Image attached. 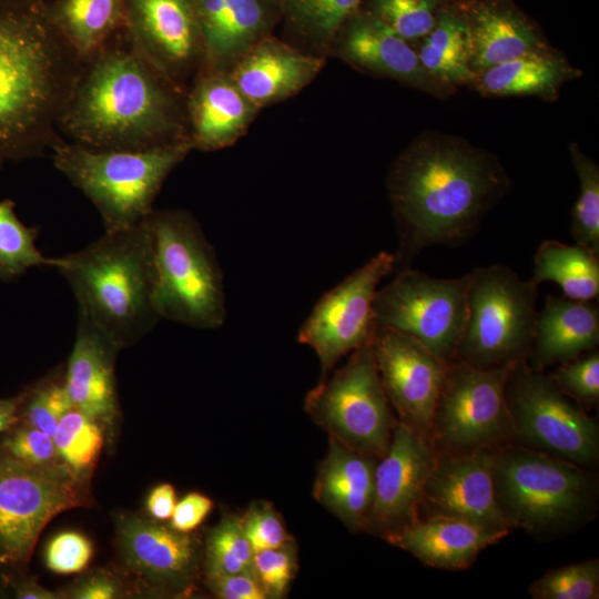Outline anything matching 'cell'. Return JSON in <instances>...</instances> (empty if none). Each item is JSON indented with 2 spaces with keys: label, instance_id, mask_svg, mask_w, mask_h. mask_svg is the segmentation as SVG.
Instances as JSON below:
<instances>
[{
  "label": "cell",
  "instance_id": "1",
  "mask_svg": "<svg viewBox=\"0 0 599 599\" xmlns=\"http://www.w3.org/2000/svg\"><path fill=\"white\" fill-rule=\"evenodd\" d=\"M386 185L399 236L395 268H404L428 246L470 236L511 183L496 155L425 131L393 161Z\"/></svg>",
  "mask_w": 599,
  "mask_h": 599
},
{
  "label": "cell",
  "instance_id": "2",
  "mask_svg": "<svg viewBox=\"0 0 599 599\" xmlns=\"http://www.w3.org/2000/svg\"><path fill=\"white\" fill-rule=\"evenodd\" d=\"M59 131L95 150L139 151L191 141L185 93L133 47L124 29L83 61Z\"/></svg>",
  "mask_w": 599,
  "mask_h": 599
},
{
  "label": "cell",
  "instance_id": "3",
  "mask_svg": "<svg viewBox=\"0 0 599 599\" xmlns=\"http://www.w3.org/2000/svg\"><path fill=\"white\" fill-rule=\"evenodd\" d=\"M82 63L48 0H0V169L64 141L59 120Z\"/></svg>",
  "mask_w": 599,
  "mask_h": 599
},
{
  "label": "cell",
  "instance_id": "4",
  "mask_svg": "<svg viewBox=\"0 0 599 599\" xmlns=\"http://www.w3.org/2000/svg\"><path fill=\"white\" fill-rule=\"evenodd\" d=\"M83 315L121 348L138 343L161 319L155 307V264L145 221L104 232L89 245L53 257Z\"/></svg>",
  "mask_w": 599,
  "mask_h": 599
},
{
  "label": "cell",
  "instance_id": "5",
  "mask_svg": "<svg viewBox=\"0 0 599 599\" xmlns=\"http://www.w3.org/2000/svg\"><path fill=\"white\" fill-rule=\"evenodd\" d=\"M494 493L507 526L539 540L577 531L596 518L599 500L595 473L514 443L496 448Z\"/></svg>",
  "mask_w": 599,
  "mask_h": 599
},
{
  "label": "cell",
  "instance_id": "6",
  "mask_svg": "<svg viewBox=\"0 0 599 599\" xmlns=\"http://www.w3.org/2000/svg\"><path fill=\"white\" fill-rule=\"evenodd\" d=\"M191 141L149 150H95L63 141L51 152L54 167L98 210L104 232L142 222L165 180L193 151Z\"/></svg>",
  "mask_w": 599,
  "mask_h": 599
},
{
  "label": "cell",
  "instance_id": "7",
  "mask_svg": "<svg viewBox=\"0 0 599 599\" xmlns=\"http://www.w3.org/2000/svg\"><path fill=\"white\" fill-rule=\"evenodd\" d=\"M144 221L152 240L160 318L194 328L221 327L226 318L223 273L197 221L184 210L156 209Z\"/></svg>",
  "mask_w": 599,
  "mask_h": 599
},
{
  "label": "cell",
  "instance_id": "8",
  "mask_svg": "<svg viewBox=\"0 0 599 599\" xmlns=\"http://www.w3.org/2000/svg\"><path fill=\"white\" fill-rule=\"evenodd\" d=\"M468 274L466 324L455 359L479 368L527 361L538 285L500 264L476 267Z\"/></svg>",
  "mask_w": 599,
  "mask_h": 599
},
{
  "label": "cell",
  "instance_id": "9",
  "mask_svg": "<svg viewBox=\"0 0 599 599\" xmlns=\"http://www.w3.org/2000/svg\"><path fill=\"white\" fill-rule=\"evenodd\" d=\"M505 400L514 444L590 468L599 460V426L544 370L516 363L507 377Z\"/></svg>",
  "mask_w": 599,
  "mask_h": 599
},
{
  "label": "cell",
  "instance_id": "10",
  "mask_svg": "<svg viewBox=\"0 0 599 599\" xmlns=\"http://www.w3.org/2000/svg\"><path fill=\"white\" fill-rule=\"evenodd\" d=\"M305 408L331 437L377 459L388 450L398 423L383 387L372 343L352 352L331 378L322 379L308 393Z\"/></svg>",
  "mask_w": 599,
  "mask_h": 599
},
{
  "label": "cell",
  "instance_id": "11",
  "mask_svg": "<svg viewBox=\"0 0 599 599\" xmlns=\"http://www.w3.org/2000/svg\"><path fill=\"white\" fill-rule=\"evenodd\" d=\"M514 365L479 368L457 359L447 365L429 430L437 454L463 455L514 443L505 400Z\"/></svg>",
  "mask_w": 599,
  "mask_h": 599
},
{
  "label": "cell",
  "instance_id": "12",
  "mask_svg": "<svg viewBox=\"0 0 599 599\" xmlns=\"http://www.w3.org/2000/svg\"><path fill=\"white\" fill-rule=\"evenodd\" d=\"M468 286L469 274L438 278L400 268L376 292V327L406 334L449 364L456 358L466 324Z\"/></svg>",
  "mask_w": 599,
  "mask_h": 599
},
{
  "label": "cell",
  "instance_id": "13",
  "mask_svg": "<svg viewBox=\"0 0 599 599\" xmlns=\"http://www.w3.org/2000/svg\"><path fill=\"white\" fill-rule=\"evenodd\" d=\"M82 505L78 477L63 463L37 467L0 457V561L27 562L47 524Z\"/></svg>",
  "mask_w": 599,
  "mask_h": 599
},
{
  "label": "cell",
  "instance_id": "14",
  "mask_svg": "<svg viewBox=\"0 0 599 599\" xmlns=\"http://www.w3.org/2000/svg\"><path fill=\"white\" fill-rule=\"evenodd\" d=\"M396 256L382 251L326 292L302 324L297 339L316 353L323 378L347 354L372 343L373 303L380 281L395 270Z\"/></svg>",
  "mask_w": 599,
  "mask_h": 599
},
{
  "label": "cell",
  "instance_id": "15",
  "mask_svg": "<svg viewBox=\"0 0 599 599\" xmlns=\"http://www.w3.org/2000/svg\"><path fill=\"white\" fill-rule=\"evenodd\" d=\"M123 18L133 47L186 94L204 69L194 0H123Z\"/></svg>",
  "mask_w": 599,
  "mask_h": 599
},
{
  "label": "cell",
  "instance_id": "16",
  "mask_svg": "<svg viewBox=\"0 0 599 599\" xmlns=\"http://www.w3.org/2000/svg\"><path fill=\"white\" fill-rule=\"evenodd\" d=\"M372 346L398 422L429 441L430 423L447 365L415 338L376 327Z\"/></svg>",
  "mask_w": 599,
  "mask_h": 599
},
{
  "label": "cell",
  "instance_id": "17",
  "mask_svg": "<svg viewBox=\"0 0 599 599\" xmlns=\"http://www.w3.org/2000/svg\"><path fill=\"white\" fill-rule=\"evenodd\" d=\"M436 456L424 436L396 424L388 450L376 464L365 531L385 539L418 519L423 488Z\"/></svg>",
  "mask_w": 599,
  "mask_h": 599
},
{
  "label": "cell",
  "instance_id": "18",
  "mask_svg": "<svg viewBox=\"0 0 599 599\" xmlns=\"http://www.w3.org/2000/svg\"><path fill=\"white\" fill-rule=\"evenodd\" d=\"M327 57L376 77L395 80L438 99L456 88L434 79L422 65L410 42L404 40L363 6L338 28Z\"/></svg>",
  "mask_w": 599,
  "mask_h": 599
},
{
  "label": "cell",
  "instance_id": "19",
  "mask_svg": "<svg viewBox=\"0 0 599 599\" xmlns=\"http://www.w3.org/2000/svg\"><path fill=\"white\" fill-rule=\"evenodd\" d=\"M496 448L463 455L437 454L423 488L418 519L449 517L511 530L495 499Z\"/></svg>",
  "mask_w": 599,
  "mask_h": 599
},
{
  "label": "cell",
  "instance_id": "20",
  "mask_svg": "<svg viewBox=\"0 0 599 599\" xmlns=\"http://www.w3.org/2000/svg\"><path fill=\"white\" fill-rule=\"evenodd\" d=\"M115 529L118 552L130 572L155 588L189 587L197 566V545L190 534L139 515H120Z\"/></svg>",
  "mask_w": 599,
  "mask_h": 599
},
{
  "label": "cell",
  "instance_id": "21",
  "mask_svg": "<svg viewBox=\"0 0 599 599\" xmlns=\"http://www.w3.org/2000/svg\"><path fill=\"white\" fill-rule=\"evenodd\" d=\"M204 45L203 71L229 72L281 21L278 0H194Z\"/></svg>",
  "mask_w": 599,
  "mask_h": 599
},
{
  "label": "cell",
  "instance_id": "22",
  "mask_svg": "<svg viewBox=\"0 0 599 599\" xmlns=\"http://www.w3.org/2000/svg\"><path fill=\"white\" fill-rule=\"evenodd\" d=\"M326 60L273 33L250 49L229 73L242 93L262 110L303 91L318 77Z\"/></svg>",
  "mask_w": 599,
  "mask_h": 599
},
{
  "label": "cell",
  "instance_id": "23",
  "mask_svg": "<svg viewBox=\"0 0 599 599\" xmlns=\"http://www.w3.org/2000/svg\"><path fill=\"white\" fill-rule=\"evenodd\" d=\"M470 43V68L478 74L519 57L554 49L538 24L514 0H459Z\"/></svg>",
  "mask_w": 599,
  "mask_h": 599
},
{
  "label": "cell",
  "instance_id": "24",
  "mask_svg": "<svg viewBox=\"0 0 599 599\" xmlns=\"http://www.w3.org/2000/svg\"><path fill=\"white\" fill-rule=\"evenodd\" d=\"M190 139L203 152L229 148L244 136L261 109L229 72L202 71L185 94Z\"/></svg>",
  "mask_w": 599,
  "mask_h": 599
},
{
  "label": "cell",
  "instance_id": "25",
  "mask_svg": "<svg viewBox=\"0 0 599 599\" xmlns=\"http://www.w3.org/2000/svg\"><path fill=\"white\" fill-rule=\"evenodd\" d=\"M121 349L105 332L78 314L64 384L73 407L100 425L112 424L118 414L115 362Z\"/></svg>",
  "mask_w": 599,
  "mask_h": 599
},
{
  "label": "cell",
  "instance_id": "26",
  "mask_svg": "<svg viewBox=\"0 0 599 599\" xmlns=\"http://www.w3.org/2000/svg\"><path fill=\"white\" fill-rule=\"evenodd\" d=\"M510 531L456 518L428 517L415 520L385 540L412 554L425 566L459 571L468 569L484 549Z\"/></svg>",
  "mask_w": 599,
  "mask_h": 599
},
{
  "label": "cell",
  "instance_id": "27",
  "mask_svg": "<svg viewBox=\"0 0 599 599\" xmlns=\"http://www.w3.org/2000/svg\"><path fill=\"white\" fill-rule=\"evenodd\" d=\"M599 345V309L590 302L548 294L537 312L532 346L527 359L530 367L568 363Z\"/></svg>",
  "mask_w": 599,
  "mask_h": 599
},
{
  "label": "cell",
  "instance_id": "28",
  "mask_svg": "<svg viewBox=\"0 0 599 599\" xmlns=\"http://www.w3.org/2000/svg\"><path fill=\"white\" fill-rule=\"evenodd\" d=\"M377 458L331 437L314 486L315 498L352 531H365L374 497Z\"/></svg>",
  "mask_w": 599,
  "mask_h": 599
},
{
  "label": "cell",
  "instance_id": "29",
  "mask_svg": "<svg viewBox=\"0 0 599 599\" xmlns=\"http://www.w3.org/2000/svg\"><path fill=\"white\" fill-rule=\"evenodd\" d=\"M581 75L556 49L530 53L478 74L471 88L485 97H537L555 101L561 87Z\"/></svg>",
  "mask_w": 599,
  "mask_h": 599
},
{
  "label": "cell",
  "instance_id": "30",
  "mask_svg": "<svg viewBox=\"0 0 599 599\" xmlns=\"http://www.w3.org/2000/svg\"><path fill=\"white\" fill-rule=\"evenodd\" d=\"M424 69L436 80L457 88L471 87L468 26L459 0H445L433 30L415 49Z\"/></svg>",
  "mask_w": 599,
  "mask_h": 599
},
{
  "label": "cell",
  "instance_id": "31",
  "mask_svg": "<svg viewBox=\"0 0 599 599\" xmlns=\"http://www.w3.org/2000/svg\"><path fill=\"white\" fill-rule=\"evenodd\" d=\"M49 16L82 61L123 29V0H51Z\"/></svg>",
  "mask_w": 599,
  "mask_h": 599
},
{
  "label": "cell",
  "instance_id": "32",
  "mask_svg": "<svg viewBox=\"0 0 599 599\" xmlns=\"http://www.w3.org/2000/svg\"><path fill=\"white\" fill-rule=\"evenodd\" d=\"M364 2L365 0H281V38L306 52L327 57L328 47L338 28Z\"/></svg>",
  "mask_w": 599,
  "mask_h": 599
},
{
  "label": "cell",
  "instance_id": "33",
  "mask_svg": "<svg viewBox=\"0 0 599 599\" xmlns=\"http://www.w3.org/2000/svg\"><path fill=\"white\" fill-rule=\"evenodd\" d=\"M599 254L579 244L542 242L534 256L531 281L558 284L564 296L590 302L599 295Z\"/></svg>",
  "mask_w": 599,
  "mask_h": 599
},
{
  "label": "cell",
  "instance_id": "34",
  "mask_svg": "<svg viewBox=\"0 0 599 599\" xmlns=\"http://www.w3.org/2000/svg\"><path fill=\"white\" fill-rule=\"evenodd\" d=\"M38 236L37 227L19 220L12 200L0 201V280H14L37 266L52 267L53 257L44 256L37 248Z\"/></svg>",
  "mask_w": 599,
  "mask_h": 599
},
{
  "label": "cell",
  "instance_id": "35",
  "mask_svg": "<svg viewBox=\"0 0 599 599\" xmlns=\"http://www.w3.org/2000/svg\"><path fill=\"white\" fill-rule=\"evenodd\" d=\"M52 438L61 461L78 478L93 468L103 447L100 424L74 407L62 417Z\"/></svg>",
  "mask_w": 599,
  "mask_h": 599
},
{
  "label": "cell",
  "instance_id": "36",
  "mask_svg": "<svg viewBox=\"0 0 599 599\" xmlns=\"http://www.w3.org/2000/svg\"><path fill=\"white\" fill-rule=\"evenodd\" d=\"M579 179V195L571 210L570 233L576 242L599 254V167L577 143L569 144Z\"/></svg>",
  "mask_w": 599,
  "mask_h": 599
},
{
  "label": "cell",
  "instance_id": "37",
  "mask_svg": "<svg viewBox=\"0 0 599 599\" xmlns=\"http://www.w3.org/2000/svg\"><path fill=\"white\" fill-rule=\"evenodd\" d=\"M254 552L244 534L242 519L225 517L207 535L206 573L210 576L253 572Z\"/></svg>",
  "mask_w": 599,
  "mask_h": 599
},
{
  "label": "cell",
  "instance_id": "38",
  "mask_svg": "<svg viewBox=\"0 0 599 599\" xmlns=\"http://www.w3.org/2000/svg\"><path fill=\"white\" fill-rule=\"evenodd\" d=\"M445 0H365L363 7L404 40L413 43L434 28Z\"/></svg>",
  "mask_w": 599,
  "mask_h": 599
},
{
  "label": "cell",
  "instance_id": "39",
  "mask_svg": "<svg viewBox=\"0 0 599 599\" xmlns=\"http://www.w3.org/2000/svg\"><path fill=\"white\" fill-rule=\"evenodd\" d=\"M528 592L532 599H598L599 560L550 569L530 585Z\"/></svg>",
  "mask_w": 599,
  "mask_h": 599
},
{
  "label": "cell",
  "instance_id": "40",
  "mask_svg": "<svg viewBox=\"0 0 599 599\" xmlns=\"http://www.w3.org/2000/svg\"><path fill=\"white\" fill-rule=\"evenodd\" d=\"M24 397L27 424L51 437L62 417L73 408L64 384V375L41 382L26 393Z\"/></svg>",
  "mask_w": 599,
  "mask_h": 599
},
{
  "label": "cell",
  "instance_id": "41",
  "mask_svg": "<svg viewBox=\"0 0 599 599\" xmlns=\"http://www.w3.org/2000/svg\"><path fill=\"white\" fill-rule=\"evenodd\" d=\"M558 388L572 398L582 408L593 406L599 400V352H588L587 355L560 364L548 374Z\"/></svg>",
  "mask_w": 599,
  "mask_h": 599
},
{
  "label": "cell",
  "instance_id": "42",
  "mask_svg": "<svg viewBox=\"0 0 599 599\" xmlns=\"http://www.w3.org/2000/svg\"><path fill=\"white\" fill-rule=\"evenodd\" d=\"M93 555L91 541L81 532L65 530L53 536L44 549V562L59 575L82 571Z\"/></svg>",
  "mask_w": 599,
  "mask_h": 599
},
{
  "label": "cell",
  "instance_id": "43",
  "mask_svg": "<svg viewBox=\"0 0 599 599\" xmlns=\"http://www.w3.org/2000/svg\"><path fill=\"white\" fill-rule=\"evenodd\" d=\"M253 570L267 598H281L287 590L294 575L293 549L287 544L280 548L255 552Z\"/></svg>",
  "mask_w": 599,
  "mask_h": 599
},
{
  "label": "cell",
  "instance_id": "44",
  "mask_svg": "<svg viewBox=\"0 0 599 599\" xmlns=\"http://www.w3.org/2000/svg\"><path fill=\"white\" fill-rule=\"evenodd\" d=\"M3 447L7 455L30 466H54L61 460L53 438L28 424L13 430Z\"/></svg>",
  "mask_w": 599,
  "mask_h": 599
},
{
  "label": "cell",
  "instance_id": "45",
  "mask_svg": "<svg viewBox=\"0 0 599 599\" xmlns=\"http://www.w3.org/2000/svg\"><path fill=\"white\" fill-rule=\"evenodd\" d=\"M242 524L254 554L288 544V536L280 516L265 502L253 505Z\"/></svg>",
  "mask_w": 599,
  "mask_h": 599
},
{
  "label": "cell",
  "instance_id": "46",
  "mask_svg": "<svg viewBox=\"0 0 599 599\" xmlns=\"http://www.w3.org/2000/svg\"><path fill=\"white\" fill-rule=\"evenodd\" d=\"M207 585L221 599H265L267 595L253 572L207 577Z\"/></svg>",
  "mask_w": 599,
  "mask_h": 599
},
{
  "label": "cell",
  "instance_id": "47",
  "mask_svg": "<svg viewBox=\"0 0 599 599\" xmlns=\"http://www.w3.org/2000/svg\"><path fill=\"white\" fill-rule=\"evenodd\" d=\"M212 508L213 502L207 496L190 493L176 502L169 526L176 531L190 534L203 522Z\"/></svg>",
  "mask_w": 599,
  "mask_h": 599
},
{
  "label": "cell",
  "instance_id": "48",
  "mask_svg": "<svg viewBox=\"0 0 599 599\" xmlns=\"http://www.w3.org/2000/svg\"><path fill=\"white\" fill-rule=\"evenodd\" d=\"M121 585L111 575L91 572L78 580L68 591L75 599H114L121 597Z\"/></svg>",
  "mask_w": 599,
  "mask_h": 599
},
{
  "label": "cell",
  "instance_id": "49",
  "mask_svg": "<svg viewBox=\"0 0 599 599\" xmlns=\"http://www.w3.org/2000/svg\"><path fill=\"white\" fill-rule=\"evenodd\" d=\"M175 489L170 484L155 486L146 498V510L158 521L169 520L176 505Z\"/></svg>",
  "mask_w": 599,
  "mask_h": 599
},
{
  "label": "cell",
  "instance_id": "50",
  "mask_svg": "<svg viewBox=\"0 0 599 599\" xmlns=\"http://www.w3.org/2000/svg\"><path fill=\"white\" fill-rule=\"evenodd\" d=\"M22 400L23 395L8 399L0 398V434L16 422Z\"/></svg>",
  "mask_w": 599,
  "mask_h": 599
},
{
  "label": "cell",
  "instance_id": "51",
  "mask_svg": "<svg viewBox=\"0 0 599 599\" xmlns=\"http://www.w3.org/2000/svg\"><path fill=\"white\" fill-rule=\"evenodd\" d=\"M16 597L20 599H57L59 595L28 580L17 587Z\"/></svg>",
  "mask_w": 599,
  "mask_h": 599
},
{
  "label": "cell",
  "instance_id": "52",
  "mask_svg": "<svg viewBox=\"0 0 599 599\" xmlns=\"http://www.w3.org/2000/svg\"><path fill=\"white\" fill-rule=\"evenodd\" d=\"M278 1H280V4H281V0H278Z\"/></svg>",
  "mask_w": 599,
  "mask_h": 599
}]
</instances>
